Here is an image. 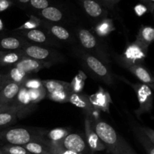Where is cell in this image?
<instances>
[{
	"mask_svg": "<svg viewBox=\"0 0 154 154\" xmlns=\"http://www.w3.org/2000/svg\"><path fill=\"white\" fill-rule=\"evenodd\" d=\"M86 70L94 78L108 85L114 84V79L108 66L92 54L80 49L77 52Z\"/></svg>",
	"mask_w": 154,
	"mask_h": 154,
	"instance_id": "cell-1",
	"label": "cell"
},
{
	"mask_svg": "<svg viewBox=\"0 0 154 154\" xmlns=\"http://www.w3.org/2000/svg\"><path fill=\"white\" fill-rule=\"evenodd\" d=\"M77 38L81 46V49L92 54L103 63H108V57L105 48L102 47L96 35L87 29H80L77 32Z\"/></svg>",
	"mask_w": 154,
	"mask_h": 154,
	"instance_id": "cell-2",
	"label": "cell"
},
{
	"mask_svg": "<svg viewBox=\"0 0 154 154\" xmlns=\"http://www.w3.org/2000/svg\"><path fill=\"white\" fill-rule=\"evenodd\" d=\"M92 123L95 132L105 144L107 150L111 153L117 154L121 138L117 135L114 128L101 120H92Z\"/></svg>",
	"mask_w": 154,
	"mask_h": 154,
	"instance_id": "cell-3",
	"label": "cell"
},
{
	"mask_svg": "<svg viewBox=\"0 0 154 154\" xmlns=\"http://www.w3.org/2000/svg\"><path fill=\"white\" fill-rule=\"evenodd\" d=\"M24 56L34 60L54 64L63 61L64 57L56 50L42 45L29 44L22 49Z\"/></svg>",
	"mask_w": 154,
	"mask_h": 154,
	"instance_id": "cell-4",
	"label": "cell"
},
{
	"mask_svg": "<svg viewBox=\"0 0 154 154\" xmlns=\"http://www.w3.org/2000/svg\"><path fill=\"white\" fill-rule=\"evenodd\" d=\"M44 133L45 132L38 134V132H32L25 128H12L0 132V139L9 144L23 146L30 141L37 139L42 135H43Z\"/></svg>",
	"mask_w": 154,
	"mask_h": 154,
	"instance_id": "cell-5",
	"label": "cell"
},
{
	"mask_svg": "<svg viewBox=\"0 0 154 154\" xmlns=\"http://www.w3.org/2000/svg\"><path fill=\"white\" fill-rule=\"evenodd\" d=\"M147 48H144L136 42L126 47L124 52L119 57L120 62L123 66L128 67L135 64H142L147 57Z\"/></svg>",
	"mask_w": 154,
	"mask_h": 154,
	"instance_id": "cell-6",
	"label": "cell"
},
{
	"mask_svg": "<svg viewBox=\"0 0 154 154\" xmlns=\"http://www.w3.org/2000/svg\"><path fill=\"white\" fill-rule=\"evenodd\" d=\"M131 86L135 90L137 95L139 108L135 111V114L140 117V116L145 113L150 112L153 107V91L148 85L144 84H131Z\"/></svg>",
	"mask_w": 154,
	"mask_h": 154,
	"instance_id": "cell-7",
	"label": "cell"
},
{
	"mask_svg": "<svg viewBox=\"0 0 154 154\" xmlns=\"http://www.w3.org/2000/svg\"><path fill=\"white\" fill-rule=\"evenodd\" d=\"M55 144L64 150L79 154H89L91 151L84 138L76 133H69L63 139Z\"/></svg>",
	"mask_w": 154,
	"mask_h": 154,
	"instance_id": "cell-8",
	"label": "cell"
},
{
	"mask_svg": "<svg viewBox=\"0 0 154 154\" xmlns=\"http://www.w3.org/2000/svg\"><path fill=\"white\" fill-rule=\"evenodd\" d=\"M17 33L19 35L25 38L29 43L33 44V45H42V46L58 45V43L56 42L55 39L48 32H46V31L39 29L17 31Z\"/></svg>",
	"mask_w": 154,
	"mask_h": 154,
	"instance_id": "cell-9",
	"label": "cell"
},
{
	"mask_svg": "<svg viewBox=\"0 0 154 154\" xmlns=\"http://www.w3.org/2000/svg\"><path fill=\"white\" fill-rule=\"evenodd\" d=\"M17 111L18 119L23 118L29 114L34 110L35 105L32 104L29 96L28 90L21 86L16 99L12 105Z\"/></svg>",
	"mask_w": 154,
	"mask_h": 154,
	"instance_id": "cell-10",
	"label": "cell"
},
{
	"mask_svg": "<svg viewBox=\"0 0 154 154\" xmlns=\"http://www.w3.org/2000/svg\"><path fill=\"white\" fill-rule=\"evenodd\" d=\"M84 11L90 17L100 21L106 18L108 11L106 6L98 0H80Z\"/></svg>",
	"mask_w": 154,
	"mask_h": 154,
	"instance_id": "cell-11",
	"label": "cell"
},
{
	"mask_svg": "<svg viewBox=\"0 0 154 154\" xmlns=\"http://www.w3.org/2000/svg\"><path fill=\"white\" fill-rule=\"evenodd\" d=\"M84 129H85V136L86 142L89 149L92 152L102 151L105 150L106 147L102 142L98 135L95 132L93 127V123L90 117L87 116L85 118V123H84Z\"/></svg>",
	"mask_w": 154,
	"mask_h": 154,
	"instance_id": "cell-12",
	"label": "cell"
},
{
	"mask_svg": "<svg viewBox=\"0 0 154 154\" xmlns=\"http://www.w3.org/2000/svg\"><path fill=\"white\" fill-rule=\"evenodd\" d=\"M69 102L82 109L84 112L86 113L87 116L90 117L93 120H95V113L99 111L93 108L92 104L90 103L89 97L87 95L83 94L82 93H72L69 96Z\"/></svg>",
	"mask_w": 154,
	"mask_h": 154,
	"instance_id": "cell-13",
	"label": "cell"
},
{
	"mask_svg": "<svg viewBox=\"0 0 154 154\" xmlns=\"http://www.w3.org/2000/svg\"><path fill=\"white\" fill-rule=\"evenodd\" d=\"M47 29V32L55 39L63 42L72 43L74 42V37L70 32L62 26L52 24L50 22L42 21V25ZM45 29V30H46Z\"/></svg>",
	"mask_w": 154,
	"mask_h": 154,
	"instance_id": "cell-14",
	"label": "cell"
},
{
	"mask_svg": "<svg viewBox=\"0 0 154 154\" xmlns=\"http://www.w3.org/2000/svg\"><path fill=\"white\" fill-rule=\"evenodd\" d=\"M90 103L97 111L109 112V106L111 103V99L109 93L102 87H99L97 93L89 97Z\"/></svg>",
	"mask_w": 154,
	"mask_h": 154,
	"instance_id": "cell-15",
	"label": "cell"
},
{
	"mask_svg": "<svg viewBox=\"0 0 154 154\" xmlns=\"http://www.w3.org/2000/svg\"><path fill=\"white\" fill-rule=\"evenodd\" d=\"M52 66L51 63H45V62L39 61L34 60L29 57H24L21 60H20L14 66L19 68L20 69L25 72L26 73L30 74L36 73L45 68H48Z\"/></svg>",
	"mask_w": 154,
	"mask_h": 154,
	"instance_id": "cell-16",
	"label": "cell"
},
{
	"mask_svg": "<svg viewBox=\"0 0 154 154\" xmlns=\"http://www.w3.org/2000/svg\"><path fill=\"white\" fill-rule=\"evenodd\" d=\"M29 44L30 43L19 35L6 36L0 38V51H20Z\"/></svg>",
	"mask_w": 154,
	"mask_h": 154,
	"instance_id": "cell-17",
	"label": "cell"
},
{
	"mask_svg": "<svg viewBox=\"0 0 154 154\" xmlns=\"http://www.w3.org/2000/svg\"><path fill=\"white\" fill-rule=\"evenodd\" d=\"M21 84L14 82L8 83L0 90V104L2 105H12L17 96Z\"/></svg>",
	"mask_w": 154,
	"mask_h": 154,
	"instance_id": "cell-18",
	"label": "cell"
},
{
	"mask_svg": "<svg viewBox=\"0 0 154 154\" xmlns=\"http://www.w3.org/2000/svg\"><path fill=\"white\" fill-rule=\"evenodd\" d=\"M126 69L132 72L142 84L148 85L153 90L154 87V80L148 70L142 64H135L126 67Z\"/></svg>",
	"mask_w": 154,
	"mask_h": 154,
	"instance_id": "cell-19",
	"label": "cell"
},
{
	"mask_svg": "<svg viewBox=\"0 0 154 154\" xmlns=\"http://www.w3.org/2000/svg\"><path fill=\"white\" fill-rule=\"evenodd\" d=\"M23 147L30 154H51L49 143L43 136L38 137L35 141H30Z\"/></svg>",
	"mask_w": 154,
	"mask_h": 154,
	"instance_id": "cell-20",
	"label": "cell"
},
{
	"mask_svg": "<svg viewBox=\"0 0 154 154\" xmlns=\"http://www.w3.org/2000/svg\"><path fill=\"white\" fill-rule=\"evenodd\" d=\"M25 57L22 50L20 51H0V66L13 67Z\"/></svg>",
	"mask_w": 154,
	"mask_h": 154,
	"instance_id": "cell-21",
	"label": "cell"
},
{
	"mask_svg": "<svg viewBox=\"0 0 154 154\" xmlns=\"http://www.w3.org/2000/svg\"><path fill=\"white\" fill-rule=\"evenodd\" d=\"M154 39V29L151 26H142L138 31L135 42L144 48H147Z\"/></svg>",
	"mask_w": 154,
	"mask_h": 154,
	"instance_id": "cell-22",
	"label": "cell"
},
{
	"mask_svg": "<svg viewBox=\"0 0 154 154\" xmlns=\"http://www.w3.org/2000/svg\"><path fill=\"white\" fill-rule=\"evenodd\" d=\"M42 81V85L46 90L47 93H52L59 91H69L72 93L70 83L57 80H46Z\"/></svg>",
	"mask_w": 154,
	"mask_h": 154,
	"instance_id": "cell-23",
	"label": "cell"
},
{
	"mask_svg": "<svg viewBox=\"0 0 154 154\" xmlns=\"http://www.w3.org/2000/svg\"><path fill=\"white\" fill-rule=\"evenodd\" d=\"M5 74L8 82H14L21 85H23L24 81L29 77V74L26 73L16 66L11 67Z\"/></svg>",
	"mask_w": 154,
	"mask_h": 154,
	"instance_id": "cell-24",
	"label": "cell"
},
{
	"mask_svg": "<svg viewBox=\"0 0 154 154\" xmlns=\"http://www.w3.org/2000/svg\"><path fill=\"white\" fill-rule=\"evenodd\" d=\"M39 16L42 17L47 22L57 23L63 19V14L59 8L55 7L48 6L46 8L41 10L38 13Z\"/></svg>",
	"mask_w": 154,
	"mask_h": 154,
	"instance_id": "cell-25",
	"label": "cell"
},
{
	"mask_svg": "<svg viewBox=\"0 0 154 154\" xmlns=\"http://www.w3.org/2000/svg\"><path fill=\"white\" fill-rule=\"evenodd\" d=\"M113 30H114V26L112 20L108 18L99 21V23L95 26V32L99 37L107 36Z\"/></svg>",
	"mask_w": 154,
	"mask_h": 154,
	"instance_id": "cell-26",
	"label": "cell"
},
{
	"mask_svg": "<svg viewBox=\"0 0 154 154\" xmlns=\"http://www.w3.org/2000/svg\"><path fill=\"white\" fill-rule=\"evenodd\" d=\"M70 133L69 129H66V128H57V129H54L52 130L49 131L48 132L44 133L45 135V137L44 138L48 141H51L53 143H57L62 139L65 138L66 135H68Z\"/></svg>",
	"mask_w": 154,
	"mask_h": 154,
	"instance_id": "cell-27",
	"label": "cell"
},
{
	"mask_svg": "<svg viewBox=\"0 0 154 154\" xmlns=\"http://www.w3.org/2000/svg\"><path fill=\"white\" fill-rule=\"evenodd\" d=\"M17 120V111L15 108L9 111L0 113V128L11 126Z\"/></svg>",
	"mask_w": 154,
	"mask_h": 154,
	"instance_id": "cell-28",
	"label": "cell"
},
{
	"mask_svg": "<svg viewBox=\"0 0 154 154\" xmlns=\"http://www.w3.org/2000/svg\"><path fill=\"white\" fill-rule=\"evenodd\" d=\"M133 130L135 135L138 137L140 142L141 143L143 147H144V149H145L146 151H147V154H154L153 144L150 141V139L147 138V135L142 132V130L141 129L140 126H135L133 127Z\"/></svg>",
	"mask_w": 154,
	"mask_h": 154,
	"instance_id": "cell-29",
	"label": "cell"
},
{
	"mask_svg": "<svg viewBox=\"0 0 154 154\" xmlns=\"http://www.w3.org/2000/svg\"><path fill=\"white\" fill-rule=\"evenodd\" d=\"M86 75L84 72H79L78 75L74 78L72 82L70 83V87L72 93H81L84 87V82H85Z\"/></svg>",
	"mask_w": 154,
	"mask_h": 154,
	"instance_id": "cell-30",
	"label": "cell"
},
{
	"mask_svg": "<svg viewBox=\"0 0 154 154\" xmlns=\"http://www.w3.org/2000/svg\"><path fill=\"white\" fill-rule=\"evenodd\" d=\"M42 20L40 18L37 17L35 16H30L29 20L24 23L22 26L17 28L16 31H23V30H30V29H38L40 26L42 25Z\"/></svg>",
	"mask_w": 154,
	"mask_h": 154,
	"instance_id": "cell-31",
	"label": "cell"
},
{
	"mask_svg": "<svg viewBox=\"0 0 154 154\" xmlns=\"http://www.w3.org/2000/svg\"><path fill=\"white\" fill-rule=\"evenodd\" d=\"M28 93L30 101L34 105L38 103L47 96V91L44 87L35 90H28Z\"/></svg>",
	"mask_w": 154,
	"mask_h": 154,
	"instance_id": "cell-32",
	"label": "cell"
},
{
	"mask_svg": "<svg viewBox=\"0 0 154 154\" xmlns=\"http://www.w3.org/2000/svg\"><path fill=\"white\" fill-rule=\"evenodd\" d=\"M71 93H72L69 91H59L52 93H47V97L54 102H59V103H66L69 102Z\"/></svg>",
	"mask_w": 154,
	"mask_h": 154,
	"instance_id": "cell-33",
	"label": "cell"
},
{
	"mask_svg": "<svg viewBox=\"0 0 154 154\" xmlns=\"http://www.w3.org/2000/svg\"><path fill=\"white\" fill-rule=\"evenodd\" d=\"M4 154H30L23 146L7 144L1 149Z\"/></svg>",
	"mask_w": 154,
	"mask_h": 154,
	"instance_id": "cell-34",
	"label": "cell"
},
{
	"mask_svg": "<svg viewBox=\"0 0 154 154\" xmlns=\"http://www.w3.org/2000/svg\"><path fill=\"white\" fill-rule=\"evenodd\" d=\"M22 86H23L27 90H35V89H39L43 87L42 81L40 79L35 78H29V77L24 81Z\"/></svg>",
	"mask_w": 154,
	"mask_h": 154,
	"instance_id": "cell-35",
	"label": "cell"
},
{
	"mask_svg": "<svg viewBox=\"0 0 154 154\" xmlns=\"http://www.w3.org/2000/svg\"><path fill=\"white\" fill-rule=\"evenodd\" d=\"M117 154H135L132 147L127 144L123 138H120V145H119Z\"/></svg>",
	"mask_w": 154,
	"mask_h": 154,
	"instance_id": "cell-36",
	"label": "cell"
},
{
	"mask_svg": "<svg viewBox=\"0 0 154 154\" xmlns=\"http://www.w3.org/2000/svg\"><path fill=\"white\" fill-rule=\"evenodd\" d=\"M47 141H48V140H47ZM48 143H49L51 154H79V153H75V152L64 150V149L61 148L60 147L57 146L55 143L50 142V141H48Z\"/></svg>",
	"mask_w": 154,
	"mask_h": 154,
	"instance_id": "cell-37",
	"label": "cell"
},
{
	"mask_svg": "<svg viewBox=\"0 0 154 154\" xmlns=\"http://www.w3.org/2000/svg\"><path fill=\"white\" fill-rule=\"evenodd\" d=\"M29 4L34 8L41 11L49 6V2L48 0H30Z\"/></svg>",
	"mask_w": 154,
	"mask_h": 154,
	"instance_id": "cell-38",
	"label": "cell"
},
{
	"mask_svg": "<svg viewBox=\"0 0 154 154\" xmlns=\"http://www.w3.org/2000/svg\"><path fill=\"white\" fill-rule=\"evenodd\" d=\"M13 5L12 0H0V13L8 10Z\"/></svg>",
	"mask_w": 154,
	"mask_h": 154,
	"instance_id": "cell-39",
	"label": "cell"
},
{
	"mask_svg": "<svg viewBox=\"0 0 154 154\" xmlns=\"http://www.w3.org/2000/svg\"><path fill=\"white\" fill-rule=\"evenodd\" d=\"M135 12L138 17L144 15L147 11V8L144 4H138L135 7Z\"/></svg>",
	"mask_w": 154,
	"mask_h": 154,
	"instance_id": "cell-40",
	"label": "cell"
},
{
	"mask_svg": "<svg viewBox=\"0 0 154 154\" xmlns=\"http://www.w3.org/2000/svg\"><path fill=\"white\" fill-rule=\"evenodd\" d=\"M140 128H141V129L142 130V132L147 135V138L150 139V141H151L153 144H154V131L153 129H150V128L148 127H143V126L142 127L140 126Z\"/></svg>",
	"mask_w": 154,
	"mask_h": 154,
	"instance_id": "cell-41",
	"label": "cell"
},
{
	"mask_svg": "<svg viewBox=\"0 0 154 154\" xmlns=\"http://www.w3.org/2000/svg\"><path fill=\"white\" fill-rule=\"evenodd\" d=\"M119 2L120 0H104V5L108 8H112Z\"/></svg>",
	"mask_w": 154,
	"mask_h": 154,
	"instance_id": "cell-42",
	"label": "cell"
},
{
	"mask_svg": "<svg viewBox=\"0 0 154 154\" xmlns=\"http://www.w3.org/2000/svg\"><path fill=\"white\" fill-rule=\"evenodd\" d=\"M7 78L5 77V73H0V90L4 87L5 85L8 84Z\"/></svg>",
	"mask_w": 154,
	"mask_h": 154,
	"instance_id": "cell-43",
	"label": "cell"
},
{
	"mask_svg": "<svg viewBox=\"0 0 154 154\" xmlns=\"http://www.w3.org/2000/svg\"><path fill=\"white\" fill-rule=\"evenodd\" d=\"M14 108V107L13 105H2V104H0V113L4 112V111H9V110H11Z\"/></svg>",
	"mask_w": 154,
	"mask_h": 154,
	"instance_id": "cell-44",
	"label": "cell"
},
{
	"mask_svg": "<svg viewBox=\"0 0 154 154\" xmlns=\"http://www.w3.org/2000/svg\"><path fill=\"white\" fill-rule=\"evenodd\" d=\"M5 29V26H4V23H3L2 20L0 19V32L3 31Z\"/></svg>",
	"mask_w": 154,
	"mask_h": 154,
	"instance_id": "cell-45",
	"label": "cell"
},
{
	"mask_svg": "<svg viewBox=\"0 0 154 154\" xmlns=\"http://www.w3.org/2000/svg\"><path fill=\"white\" fill-rule=\"evenodd\" d=\"M18 2H19L20 4H23V5H26V4H28V3H29V1L30 0H17Z\"/></svg>",
	"mask_w": 154,
	"mask_h": 154,
	"instance_id": "cell-46",
	"label": "cell"
},
{
	"mask_svg": "<svg viewBox=\"0 0 154 154\" xmlns=\"http://www.w3.org/2000/svg\"><path fill=\"white\" fill-rule=\"evenodd\" d=\"M141 1H149V2H153L154 0H141Z\"/></svg>",
	"mask_w": 154,
	"mask_h": 154,
	"instance_id": "cell-47",
	"label": "cell"
},
{
	"mask_svg": "<svg viewBox=\"0 0 154 154\" xmlns=\"http://www.w3.org/2000/svg\"><path fill=\"white\" fill-rule=\"evenodd\" d=\"M0 154H4V153H3L2 150L1 149H0Z\"/></svg>",
	"mask_w": 154,
	"mask_h": 154,
	"instance_id": "cell-48",
	"label": "cell"
},
{
	"mask_svg": "<svg viewBox=\"0 0 154 154\" xmlns=\"http://www.w3.org/2000/svg\"><path fill=\"white\" fill-rule=\"evenodd\" d=\"M98 1H100V2H102L103 3V4H104V0H98Z\"/></svg>",
	"mask_w": 154,
	"mask_h": 154,
	"instance_id": "cell-49",
	"label": "cell"
}]
</instances>
